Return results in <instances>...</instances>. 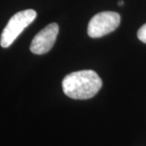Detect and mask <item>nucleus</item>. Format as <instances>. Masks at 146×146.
I'll use <instances>...</instances> for the list:
<instances>
[{
  "mask_svg": "<svg viewBox=\"0 0 146 146\" xmlns=\"http://www.w3.org/2000/svg\"><path fill=\"white\" fill-rule=\"evenodd\" d=\"M137 36L140 41L146 44V24L140 28V29L137 32Z\"/></svg>",
  "mask_w": 146,
  "mask_h": 146,
  "instance_id": "obj_5",
  "label": "nucleus"
},
{
  "mask_svg": "<svg viewBox=\"0 0 146 146\" xmlns=\"http://www.w3.org/2000/svg\"><path fill=\"white\" fill-rule=\"evenodd\" d=\"M118 4H119V6L123 5V4H124V2H123V0H120V1H119V2H118Z\"/></svg>",
  "mask_w": 146,
  "mask_h": 146,
  "instance_id": "obj_6",
  "label": "nucleus"
},
{
  "mask_svg": "<svg viewBox=\"0 0 146 146\" xmlns=\"http://www.w3.org/2000/svg\"><path fill=\"white\" fill-rule=\"evenodd\" d=\"M120 24V16L114 11H102L96 14L88 25V34L90 37H102L115 31Z\"/></svg>",
  "mask_w": 146,
  "mask_h": 146,
  "instance_id": "obj_3",
  "label": "nucleus"
},
{
  "mask_svg": "<svg viewBox=\"0 0 146 146\" xmlns=\"http://www.w3.org/2000/svg\"><path fill=\"white\" fill-rule=\"evenodd\" d=\"M58 25L52 23L45 27L33 37L30 45V50L35 54H43L49 52L56 41L58 33Z\"/></svg>",
  "mask_w": 146,
  "mask_h": 146,
  "instance_id": "obj_4",
  "label": "nucleus"
},
{
  "mask_svg": "<svg viewBox=\"0 0 146 146\" xmlns=\"http://www.w3.org/2000/svg\"><path fill=\"white\" fill-rule=\"evenodd\" d=\"M36 12L33 9L21 11L11 18L2 32L0 45L3 48L9 47L18 36L36 19Z\"/></svg>",
  "mask_w": 146,
  "mask_h": 146,
  "instance_id": "obj_2",
  "label": "nucleus"
},
{
  "mask_svg": "<svg viewBox=\"0 0 146 146\" xmlns=\"http://www.w3.org/2000/svg\"><path fill=\"white\" fill-rule=\"evenodd\" d=\"M102 81L92 70L74 72L67 75L62 82L63 93L76 100H86L94 97L102 88Z\"/></svg>",
  "mask_w": 146,
  "mask_h": 146,
  "instance_id": "obj_1",
  "label": "nucleus"
}]
</instances>
